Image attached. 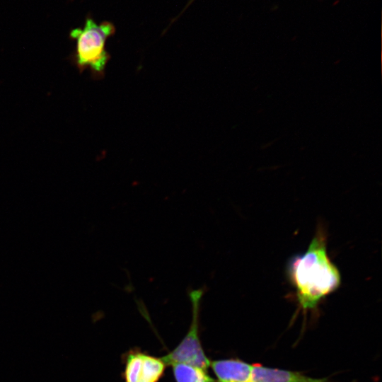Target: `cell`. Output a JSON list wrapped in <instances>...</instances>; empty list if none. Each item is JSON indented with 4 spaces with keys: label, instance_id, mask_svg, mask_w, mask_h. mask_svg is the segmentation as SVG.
Listing matches in <instances>:
<instances>
[{
    "label": "cell",
    "instance_id": "1",
    "mask_svg": "<svg viewBox=\"0 0 382 382\" xmlns=\"http://www.w3.org/2000/svg\"><path fill=\"white\" fill-rule=\"evenodd\" d=\"M286 275L294 289L298 308L304 314L314 312L328 296L340 286L341 274L328 255L327 235L321 226L306 250L289 259Z\"/></svg>",
    "mask_w": 382,
    "mask_h": 382
},
{
    "label": "cell",
    "instance_id": "2",
    "mask_svg": "<svg viewBox=\"0 0 382 382\" xmlns=\"http://www.w3.org/2000/svg\"><path fill=\"white\" fill-rule=\"evenodd\" d=\"M116 29L110 21L97 23L87 16L82 28L71 29L69 37L74 41L76 46L68 59L75 66L79 73L88 69L94 80L102 79L105 74L107 64L111 55L105 49L108 39L113 36Z\"/></svg>",
    "mask_w": 382,
    "mask_h": 382
},
{
    "label": "cell",
    "instance_id": "3",
    "mask_svg": "<svg viewBox=\"0 0 382 382\" xmlns=\"http://www.w3.org/2000/svg\"><path fill=\"white\" fill-rule=\"evenodd\" d=\"M206 291V286L188 290L187 294L192 303V321L188 332L180 344L170 352L161 357L166 366L183 363L196 366L207 371L209 367L211 361L205 355L199 335L200 303Z\"/></svg>",
    "mask_w": 382,
    "mask_h": 382
},
{
    "label": "cell",
    "instance_id": "4",
    "mask_svg": "<svg viewBox=\"0 0 382 382\" xmlns=\"http://www.w3.org/2000/svg\"><path fill=\"white\" fill-rule=\"evenodd\" d=\"M166 366L161 357L132 350L125 359L124 382H158Z\"/></svg>",
    "mask_w": 382,
    "mask_h": 382
},
{
    "label": "cell",
    "instance_id": "5",
    "mask_svg": "<svg viewBox=\"0 0 382 382\" xmlns=\"http://www.w3.org/2000/svg\"><path fill=\"white\" fill-rule=\"evenodd\" d=\"M216 382H250L253 364L238 359L210 361Z\"/></svg>",
    "mask_w": 382,
    "mask_h": 382
},
{
    "label": "cell",
    "instance_id": "6",
    "mask_svg": "<svg viewBox=\"0 0 382 382\" xmlns=\"http://www.w3.org/2000/svg\"><path fill=\"white\" fill-rule=\"evenodd\" d=\"M250 382H330L328 378H314L301 372L253 364Z\"/></svg>",
    "mask_w": 382,
    "mask_h": 382
},
{
    "label": "cell",
    "instance_id": "7",
    "mask_svg": "<svg viewBox=\"0 0 382 382\" xmlns=\"http://www.w3.org/2000/svg\"><path fill=\"white\" fill-rule=\"evenodd\" d=\"M170 366L176 382H216L207 370L198 366L183 363Z\"/></svg>",
    "mask_w": 382,
    "mask_h": 382
}]
</instances>
